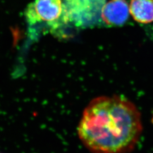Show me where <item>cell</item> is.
Returning <instances> with one entry per match:
<instances>
[{"label": "cell", "mask_w": 153, "mask_h": 153, "mask_svg": "<svg viewBox=\"0 0 153 153\" xmlns=\"http://www.w3.org/2000/svg\"><path fill=\"white\" fill-rule=\"evenodd\" d=\"M141 115L131 101L119 96L101 97L85 108L78 135L92 153H130L142 134Z\"/></svg>", "instance_id": "1"}, {"label": "cell", "mask_w": 153, "mask_h": 153, "mask_svg": "<svg viewBox=\"0 0 153 153\" xmlns=\"http://www.w3.org/2000/svg\"><path fill=\"white\" fill-rule=\"evenodd\" d=\"M69 23L76 27L87 28L104 24L102 12L105 0H63Z\"/></svg>", "instance_id": "2"}, {"label": "cell", "mask_w": 153, "mask_h": 153, "mask_svg": "<svg viewBox=\"0 0 153 153\" xmlns=\"http://www.w3.org/2000/svg\"><path fill=\"white\" fill-rule=\"evenodd\" d=\"M25 16L30 25L45 23L53 30L69 23L62 0H35L28 6Z\"/></svg>", "instance_id": "3"}, {"label": "cell", "mask_w": 153, "mask_h": 153, "mask_svg": "<svg viewBox=\"0 0 153 153\" xmlns=\"http://www.w3.org/2000/svg\"><path fill=\"white\" fill-rule=\"evenodd\" d=\"M129 6L126 0H111L105 3L102 12V19L109 26H121L129 16Z\"/></svg>", "instance_id": "4"}, {"label": "cell", "mask_w": 153, "mask_h": 153, "mask_svg": "<svg viewBox=\"0 0 153 153\" xmlns=\"http://www.w3.org/2000/svg\"><path fill=\"white\" fill-rule=\"evenodd\" d=\"M129 11L138 23L146 24L153 22V0H131Z\"/></svg>", "instance_id": "5"}, {"label": "cell", "mask_w": 153, "mask_h": 153, "mask_svg": "<svg viewBox=\"0 0 153 153\" xmlns=\"http://www.w3.org/2000/svg\"></svg>", "instance_id": "6"}]
</instances>
